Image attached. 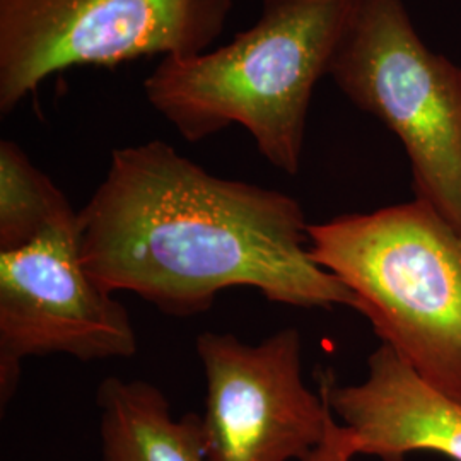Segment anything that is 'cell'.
<instances>
[{"label":"cell","mask_w":461,"mask_h":461,"mask_svg":"<svg viewBox=\"0 0 461 461\" xmlns=\"http://www.w3.org/2000/svg\"><path fill=\"white\" fill-rule=\"evenodd\" d=\"M357 0H264L228 45L165 57L144 79L149 104L185 140L240 125L265 159L296 176L314 87L329 76Z\"/></svg>","instance_id":"7a4b0ae2"},{"label":"cell","mask_w":461,"mask_h":461,"mask_svg":"<svg viewBox=\"0 0 461 461\" xmlns=\"http://www.w3.org/2000/svg\"><path fill=\"white\" fill-rule=\"evenodd\" d=\"M320 384L356 458L432 453L461 461L460 402L429 386L390 347L369 356L363 381L340 386L327 375Z\"/></svg>","instance_id":"ba28073f"},{"label":"cell","mask_w":461,"mask_h":461,"mask_svg":"<svg viewBox=\"0 0 461 461\" xmlns=\"http://www.w3.org/2000/svg\"><path fill=\"white\" fill-rule=\"evenodd\" d=\"M310 255L383 346L461 403V234L424 202L310 222Z\"/></svg>","instance_id":"3957f363"},{"label":"cell","mask_w":461,"mask_h":461,"mask_svg":"<svg viewBox=\"0 0 461 461\" xmlns=\"http://www.w3.org/2000/svg\"><path fill=\"white\" fill-rule=\"evenodd\" d=\"M77 219L96 284L167 316L205 313L232 287L274 304L354 310L352 293L314 264L296 198L211 175L163 140L115 149Z\"/></svg>","instance_id":"6da1fadb"},{"label":"cell","mask_w":461,"mask_h":461,"mask_svg":"<svg viewBox=\"0 0 461 461\" xmlns=\"http://www.w3.org/2000/svg\"><path fill=\"white\" fill-rule=\"evenodd\" d=\"M74 212L64 192L16 142H0V251L26 247Z\"/></svg>","instance_id":"30bf717a"},{"label":"cell","mask_w":461,"mask_h":461,"mask_svg":"<svg viewBox=\"0 0 461 461\" xmlns=\"http://www.w3.org/2000/svg\"><path fill=\"white\" fill-rule=\"evenodd\" d=\"M103 461H207L202 415L175 419L148 381L106 378L96 395Z\"/></svg>","instance_id":"9c48e42d"},{"label":"cell","mask_w":461,"mask_h":461,"mask_svg":"<svg viewBox=\"0 0 461 461\" xmlns=\"http://www.w3.org/2000/svg\"><path fill=\"white\" fill-rule=\"evenodd\" d=\"M198 359L207 381L202 429L207 461H304L325 439V390L303 379V339L294 327L247 344L203 331Z\"/></svg>","instance_id":"52a82bcc"},{"label":"cell","mask_w":461,"mask_h":461,"mask_svg":"<svg viewBox=\"0 0 461 461\" xmlns=\"http://www.w3.org/2000/svg\"><path fill=\"white\" fill-rule=\"evenodd\" d=\"M329 77L395 135L415 198L461 234V67L429 49L403 0H357Z\"/></svg>","instance_id":"277c9868"},{"label":"cell","mask_w":461,"mask_h":461,"mask_svg":"<svg viewBox=\"0 0 461 461\" xmlns=\"http://www.w3.org/2000/svg\"><path fill=\"white\" fill-rule=\"evenodd\" d=\"M230 13L232 0H0V113L74 67L207 51Z\"/></svg>","instance_id":"5b68a950"},{"label":"cell","mask_w":461,"mask_h":461,"mask_svg":"<svg viewBox=\"0 0 461 461\" xmlns=\"http://www.w3.org/2000/svg\"><path fill=\"white\" fill-rule=\"evenodd\" d=\"M354 460H356V456L352 455V451L348 449V445H347L346 430L342 428V424L335 419V415H331L325 439L304 461Z\"/></svg>","instance_id":"8fae6325"},{"label":"cell","mask_w":461,"mask_h":461,"mask_svg":"<svg viewBox=\"0 0 461 461\" xmlns=\"http://www.w3.org/2000/svg\"><path fill=\"white\" fill-rule=\"evenodd\" d=\"M51 354L84 363L137 354L127 308L84 267L76 211L26 247L0 251L2 407L16 393L23 361Z\"/></svg>","instance_id":"8992f818"}]
</instances>
